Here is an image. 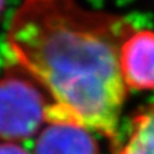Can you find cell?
Returning <instances> with one entry per match:
<instances>
[{"mask_svg":"<svg viewBox=\"0 0 154 154\" xmlns=\"http://www.w3.org/2000/svg\"><path fill=\"white\" fill-rule=\"evenodd\" d=\"M50 99L19 66L0 76V139L17 143L37 134L46 123Z\"/></svg>","mask_w":154,"mask_h":154,"instance_id":"obj_2","label":"cell"},{"mask_svg":"<svg viewBox=\"0 0 154 154\" xmlns=\"http://www.w3.org/2000/svg\"><path fill=\"white\" fill-rule=\"evenodd\" d=\"M4 4H5V0H0V18H2V14L4 11Z\"/></svg>","mask_w":154,"mask_h":154,"instance_id":"obj_7","label":"cell"},{"mask_svg":"<svg viewBox=\"0 0 154 154\" xmlns=\"http://www.w3.org/2000/svg\"><path fill=\"white\" fill-rule=\"evenodd\" d=\"M117 154H154V100L135 112L128 135Z\"/></svg>","mask_w":154,"mask_h":154,"instance_id":"obj_5","label":"cell"},{"mask_svg":"<svg viewBox=\"0 0 154 154\" xmlns=\"http://www.w3.org/2000/svg\"><path fill=\"white\" fill-rule=\"evenodd\" d=\"M33 154H99L94 131L48 108L46 123L37 134Z\"/></svg>","mask_w":154,"mask_h":154,"instance_id":"obj_3","label":"cell"},{"mask_svg":"<svg viewBox=\"0 0 154 154\" xmlns=\"http://www.w3.org/2000/svg\"><path fill=\"white\" fill-rule=\"evenodd\" d=\"M134 30L125 17L76 0H23L7 44L17 66L48 94L51 109L116 140L128 95L119 57Z\"/></svg>","mask_w":154,"mask_h":154,"instance_id":"obj_1","label":"cell"},{"mask_svg":"<svg viewBox=\"0 0 154 154\" xmlns=\"http://www.w3.org/2000/svg\"><path fill=\"white\" fill-rule=\"evenodd\" d=\"M119 64L128 90H154V31L134 30L122 45Z\"/></svg>","mask_w":154,"mask_h":154,"instance_id":"obj_4","label":"cell"},{"mask_svg":"<svg viewBox=\"0 0 154 154\" xmlns=\"http://www.w3.org/2000/svg\"><path fill=\"white\" fill-rule=\"evenodd\" d=\"M0 154H28L22 146L17 143H7L4 141L0 144Z\"/></svg>","mask_w":154,"mask_h":154,"instance_id":"obj_6","label":"cell"}]
</instances>
